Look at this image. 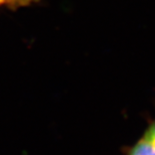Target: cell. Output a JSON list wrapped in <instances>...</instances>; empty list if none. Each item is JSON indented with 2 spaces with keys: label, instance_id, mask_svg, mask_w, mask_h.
I'll list each match as a JSON object with an SVG mask.
<instances>
[{
  "label": "cell",
  "instance_id": "1",
  "mask_svg": "<svg viewBox=\"0 0 155 155\" xmlns=\"http://www.w3.org/2000/svg\"><path fill=\"white\" fill-rule=\"evenodd\" d=\"M126 155H155V141L143 135L127 150Z\"/></svg>",
  "mask_w": 155,
  "mask_h": 155
},
{
  "label": "cell",
  "instance_id": "2",
  "mask_svg": "<svg viewBox=\"0 0 155 155\" xmlns=\"http://www.w3.org/2000/svg\"><path fill=\"white\" fill-rule=\"evenodd\" d=\"M144 136H146V137L155 141V119L151 121L149 125H148L147 129L145 130Z\"/></svg>",
  "mask_w": 155,
  "mask_h": 155
},
{
  "label": "cell",
  "instance_id": "3",
  "mask_svg": "<svg viewBox=\"0 0 155 155\" xmlns=\"http://www.w3.org/2000/svg\"><path fill=\"white\" fill-rule=\"evenodd\" d=\"M15 1L14 0H0V6H2V5H5V4H8V3H13Z\"/></svg>",
  "mask_w": 155,
  "mask_h": 155
}]
</instances>
